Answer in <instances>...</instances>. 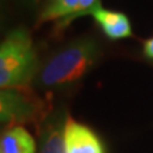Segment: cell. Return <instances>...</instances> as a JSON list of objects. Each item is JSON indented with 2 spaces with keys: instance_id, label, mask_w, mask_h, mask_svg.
<instances>
[{
  "instance_id": "1",
  "label": "cell",
  "mask_w": 153,
  "mask_h": 153,
  "mask_svg": "<svg viewBox=\"0 0 153 153\" xmlns=\"http://www.w3.org/2000/svg\"><path fill=\"white\" fill-rule=\"evenodd\" d=\"M101 55V48L92 37H81L60 50L44 64L36 82L41 88H61L79 81L92 68Z\"/></svg>"
},
{
  "instance_id": "2",
  "label": "cell",
  "mask_w": 153,
  "mask_h": 153,
  "mask_svg": "<svg viewBox=\"0 0 153 153\" xmlns=\"http://www.w3.org/2000/svg\"><path fill=\"white\" fill-rule=\"evenodd\" d=\"M38 58L27 28L16 27L0 45V87H27L38 74Z\"/></svg>"
},
{
  "instance_id": "3",
  "label": "cell",
  "mask_w": 153,
  "mask_h": 153,
  "mask_svg": "<svg viewBox=\"0 0 153 153\" xmlns=\"http://www.w3.org/2000/svg\"><path fill=\"white\" fill-rule=\"evenodd\" d=\"M101 0H43L38 23L57 22L58 27H67L72 20L82 16H91Z\"/></svg>"
},
{
  "instance_id": "4",
  "label": "cell",
  "mask_w": 153,
  "mask_h": 153,
  "mask_svg": "<svg viewBox=\"0 0 153 153\" xmlns=\"http://www.w3.org/2000/svg\"><path fill=\"white\" fill-rule=\"evenodd\" d=\"M38 102L20 91V88H3L0 92V120L6 125L31 120L38 114Z\"/></svg>"
},
{
  "instance_id": "5",
  "label": "cell",
  "mask_w": 153,
  "mask_h": 153,
  "mask_svg": "<svg viewBox=\"0 0 153 153\" xmlns=\"http://www.w3.org/2000/svg\"><path fill=\"white\" fill-rule=\"evenodd\" d=\"M64 145L67 153H105L101 137L89 126L71 118L65 120Z\"/></svg>"
},
{
  "instance_id": "6",
  "label": "cell",
  "mask_w": 153,
  "mask_h": 153,
  "mask_svg": "<svg viewBox=\"0 0 153 153\" xmlns=\"http://www.w3.org/2000/svg\"><path fill=\"white\" fill-rule=\"evenodd\" d=\"M67 114L64 109L48 115L41 126L40 146L37 153H67L64 145V126Z\"/></svg>"
},
{
  "instance_id": "7",
  "label": "cell",
  "mask_w": 153,
  "mask_h": 153,
  "mask_svg": "<svg viewBox=\"0 0 153 153\" xmlns=\"http://www.w3.org/2000/svg\"><path fill=\"white\" fill-rule=\"evenodd\" d=\"M91 16L109 40H123L133 34L129 17L122 11L109 10L101 4L91 13Z\"/></svg>"
},
{
  "instance_id": "8",
  "label": "cell",
  "mask_w": 153,
  "mask_h": 153,
  "mask_svg": "<svg viewBox=\"0 0 153 153\" xmlns=\"http://www.w3.org/2000/svg\"><path fill=\"white\" fill-rule=\"evenodd\" d=\"M0 153H37L36 140L23 126L13 125L1 135Z\"/></svg>"
},
{
  "instance_id": "9",
  "label": "cell",
  "mask_w": 153,
  "mask_h": 153,
  "mask_svg": "<svg viewBox=\"0 0 153 153\" xmlns=\"http://www.w3.org/2000/svg\"><path fill=\"white\" fill-rule=\"evenodd\" d=\"M143 54L146 55L149 60L153 61V37L148 38V40L143 43Z\"/></svg>"
},
{
  "instance_id": "10",
  "label": "cell",
  "mask_w": 153,
  "mask_h": 153,
  "mask_svg": "<svg viewBox=\"0 0 153 153\" xmlns=\"http://www.w3.org/2000/svg\"><path fill=\"white\" fill-rule=\"evenodd\" d=\"M19 1L23 3V4L28 6V7H34V6H37L40 3V0H19Z\"/></svg>"
}]
</instances>
